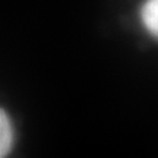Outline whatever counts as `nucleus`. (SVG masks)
I'll list each match as a JSON object with an SVG mask.
<instances>
[{"label": "nucleus", "instance_id": "nucleus-1", "mask_svg": "<svg viewBox=\"0 0 158 158\" xmlns=\"http://www.w3.org/2000/svg\"><path fill=\"white\" fill-rule=\"evenodd\" d=\"M13 145V126L9 116L0 108V158L10 152Z\"/></svg>", "mask_w": 158, "mask_h": 158}, {"label": "nucleus", "instance_id": "nucleus-2", "mask_svg": "<svg viewBox=\"0 0 158 158\" xmlns=\"http://www.w3.org/2000/svg\"><path fill=\"white\" fill-rule=\"evenodd\" d=\"M141 18L148 32L158 38V0H147L142 6Z\"/></svg>", "mask_w": 158, "mask_h": 158}]
</instances>
